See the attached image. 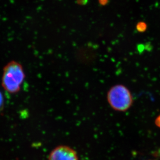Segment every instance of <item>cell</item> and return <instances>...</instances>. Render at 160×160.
Segmentation results:
<instances>
[{"instance_id": "5b68a950", "label": "cell", "mask_w": 160, "mask_h": 160, "mask_svg": "<svg viewBox=\"0 0 160 160\" xmlns=\"http://www.w3.org/2000/svg\"><path fill=\"white\" fill-rule=\"evenodd\" d=\"M4 106V100L2 92L0 91V112L3 110Z\"/></svg>"}, {"instance_id": "3957f363", "label": "cell", "mask_w": 160, "mask_h": 160, "mask_svg": "<svg viewBox=\"0 0 160 160\" xmlns=\"http://www.w3.org/2000/svg\"><path fill=\"white\" fill-rule=\"evenodd\" d=\"M48 160H78V156L77 152L71 147L60 145L50 152Z\"/></svg>"}, {"instance_id": "6da1fadb", "label": "cell", "mask_w": 160, "mask_h": 160, "mask_svg": "<svg viewBox=\"0 0 160 160\" xmlns=\"http://www.w3.org/2000/svg\"><path fill=\"white\" fill-rule=\"evenodd\" d=\"M25 79L22 67L15 61H11L5 67L2 78V85L5 90L14 94L19 91Z\"/></svg>"}, {"instance_id": "8992f818", "label": "cell", "mask_w": 160, "mask_h": 160, "mask_svg": "<svg viewBox=\"0 0 160 160\" xmlns=\"http://www.w3.org/2000/svg\"><path fill=\"white\" fill-rule=\"evenodd\" d=\"M155 124L158 128H160V115L157 117L155 120Z\"/></svg>"}, {"instance_id": "277c9868", "label": "cell", "mask_w": 160, "mask_h": 160, "mask_svg": "<svg viewBox=\"0 0 160 160\" xmlns=\"http://www.w3.org/2000/svg\"><path fill=\"white\" fill-rule=\"evenodd\" d=\"M137 29L139 32L144 31L146 29V24L144 22H139L137 25Z\"/></svg>"}, {"instance_id": "7a4b0ae2", "label": "cell", "mask_w": 160, "mask_h": 160, "mask_svg": "<svg viewBox=\"0 0 160 160\" xmlns=\"http://www.w3.org/2000/svg\"><path fill=\"white\" fill-rule=\"evenodd\" d=\"M107 101L113 109L125 112L131 107L133 97L130 91L125 86L116 85L109 90Z\"/></svg>"}]
</instances>
